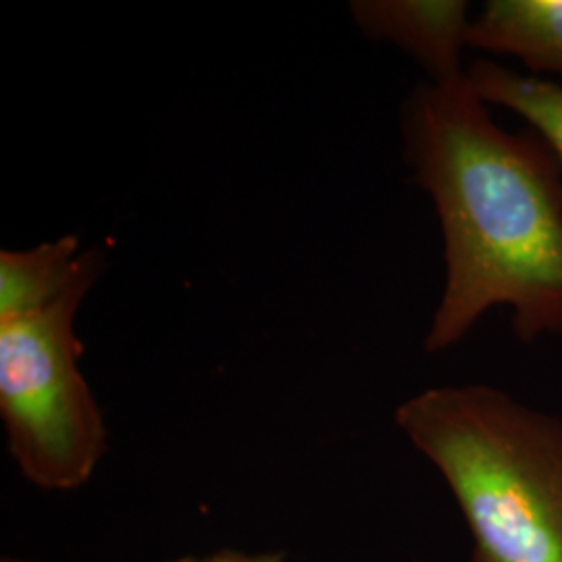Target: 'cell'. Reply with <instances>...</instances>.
Returning a JSON list of instances; mask_svg holds the SVG:
<instances>
[{"label":"cell","mask_w":562,"mask_h":562,"mask_svg":"<svg viewBox=\"0 0 562 562\" xmlns=\"http://www.w3.org/2000/svg\"><path fill=\"white\" fill-rule=\"evenodd\" d=\"M467 78L402 104L404 162L434 202L443 288L423 348L459 346L504 306L519 340L562 334V165L533 130L506 132Z\"/></svg>","instance_id":"1"},{"label":"cell","mask_w":562,"mask_h":562,"mask_svg":"<svg viewBox=\"0 0 562 562\" xmlns=\"http://www.w3.org/2000/svg\"><path fill=\"white\" fill-rule=\"evenodd\" d=\"M450 487L482 562H562V417L485 383L436 385L394 411Z\"/></svg>","instance_id":"2"},{"label":"cell","mask_w":562,"mask_h":562,"mask_svg":"<svg viewBox=\"0 0 562 562\" xmlns=\"http://www.w3.org/2000/svg\"><path fill=\"white\" fill-rule=\"evenodd\" d=\"M106 271L101 248L83 252L80 273L42 313L0 325V419L21 475L44 492L90 482L109 450L101 406L81 373L76 319Z\"/></svg>","instance_id":"3"},{"label":"cell","mask_w":562,"mask_h":562,"mask_svg":"<svg viewBox=\"0 0 562 562\" xmlns=\"http://www.w3.org/2000/svg\"><path fill=\"white\" fill-rule=\"evenodd\" d=\"M350 18L367 41L392 44L415 60L429 83L467 78L471 9L464 0H355Z\"/></svg>","instance_id":"4"},{"label":"cell","mask_w":562,"mask_h":562,"mask_svg":"<svg viewBox=\"0 0 562 562\" xmlns=\"http://www.w3.org/2000/svg\"><path fill=\"white\" fill-rule=\"evenodd\" d=\"M469 48L519 59L525 74L562 78V0H490L473 18Z\"/></svg>","instance_id":"5"},{"label":"cell","mask_w":562,"mask_h":562,"mask_svg":"<svg viewBox=\"0 0 562 562\" xmlns=\"http://www.w3.org/2000/svg\"><path fill=\"white\" fill-rule=\"evenodd\" d=\"M80 236L67 234L25 250L0 252V325L42 313L76 281L83 262Z\"/></svg>","instance_id":"6"},{"label":"cell","mask_w":562,"mask_h":562,"mask_svg":"<svg viewBox=\"0 0 562 562\" xmlns=\"http://www.w3.org/2000/svg\"><path fill=\"white\" fill-rule=\"evenodd\" d=\"M467 81L490 106L519 115L562 165V83L522 74L494 59L469 63Z\"/></svg>","instance_id":"7"},{"label":"cell","mask_w":562,"mask_h":562,"mask_svg":"<svg viewBox=\"0 0 562 562\" xmlns=\"http://www.w3.org/2000/svg\"><path fill=\"white\" fill-rule=\"evenodd\" d=\"M283 552H241L236 548H222L204 557H180L169 562H283Z\"/></svg>","instance_id":"8"},{"label":"cell","mask_w":562,"mask_h":562,"mask_svg":"<svg viewBox=\"0 0 562 562\" xmlns=\"http://www.w3.org/2000/svg\"><path fill=\"white\" fill-rule=\"evenodd\" d=\"M0 562H42L34 561V559H20V557H4Z\"/></svg>","instance_id":"9"},{"label":"cell","mask_w":562,"mask_h":562,"mask_svg":"<svg viewBox=\"0 0 562 562\" xmlns=\"http://www.w3.org/2000/svg\"><path fill=\"white\" fill-rule=\"evenodd\" d=\"M471 562H482V561H475V559H471Z\"/></svg>","instance_id":"10"}]
</instances>
